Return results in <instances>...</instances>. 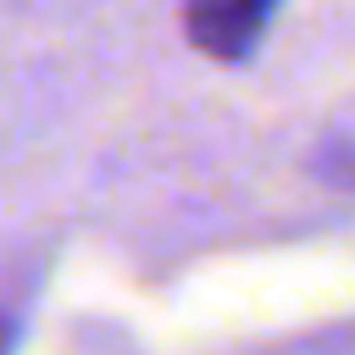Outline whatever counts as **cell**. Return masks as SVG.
Masks as SVG:
<instances>
[{
    "mask_svg": "<svg viewBox=\"0 0 355 355\" xmlns=\"http://www.w3.org/2000/svg\"><path fill=\"white\" fill-rule=\"evenodd\" d=\"M277 0H183L189 44H200L211 61H244L266 28Z\"/></svg>",
    "mask_w": 355,
    "mask_h": 355,
    "instance_id": "cell-1",
    "label": "cell"
},
{
    "mask_svg": "<svg viewBox=\"0 0 355 355\" xmlns=\"http://www.w3.org/2000/svg\"><path fill=\"white\" fill-rule=\"evenodd\" d=\"M6 344H11V322H0V349H6Z\"/></svg>",
    "mask_w": 355,
    "mask_h": 355,
    "instance_id": "cell-2",
    "label": "cell"
}]
</instances>
